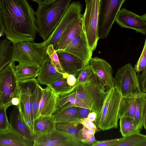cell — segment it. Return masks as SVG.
Segmentation results:
<instances>
[{
    "instance_id": "1",
    "label": "cell",
    "mask_w": 146,
    "mask_h": 146,
    "mask_svg": "<svg viewBox=\"0 0 146 146\" xmlns=\"http://www.w3.org/2000/svg\"><path fill=\"white\" fill-rule=\"evenodd\" d=\"M0 17L6 38L13 44L35 41L38 31L35 12L28 0H0Z\"/></svg>"
},
{
    "instance_id": "2",
    "label": "cell",
    "mask_w": 146,
    "mask_h": 146,
    "mask_svg": "<svg viewBox=\"0 0 146 146\" xmlns=\"http://www.w3.org/2000/svg\"><path fill=\"white\" fill-rule=\"evenodd\" d=\"M72 0H48L35 12L39 36L46 41L57 26Z\"/></svg>"
},
{
    "instance_id": "3",
    "label": "cell",
    "mask_w": 146,
    "mask_h": 146,
    "mask_svg": "<svg viewBox=\"0 0 146 146\" xmlns=\"http://www.w3.org/2000/svg\"><path fill=\"white\" fill-rule=\"evenodd\" d=\"M76 96L97 115L100 112L107 93L104 82L94 72L88 80L78 83L74 90Z\"/></svg>"
},
{
    "instance_id": "4",
    "label": "cell",
    "mask_w": 146,
    "mask_h": 146,
    "mask_svg": "<svg viewBox=\"0 0 146 146\" xmlns=\"http://www.w3.org/2000/svg\"><path fill=\"white\" fill-rule=\"evenodd\" d=\"M122 97L115 86L107 90L102 108L94 121L95 124L102 130L117 128L119 107Z\"/></svg>"
},
{
    "instance_id": "5",
    "label": "cell",
    "mask_w": 146,
    "mask_h": 146,
    "mask_svg": "<svg viewBox=\"0 0 146 146\" xmlns=\"http://www.w3.org/2000/svg\"><path fill=\"white\" fill-rule=\"evenodd\" d=\"M45 46L44 41L36 43L24 41L14 44L12 62L40 66L46 53Z\"/></svg>"
},
{
    "instance_id": "6",
    "label": "cell",
    "mask_w": 146,
    "mask_h": 146,
    "mask_svg": "<svg viewBox=\"0 0 146 146\" xmlns=\"http://www.w3.org/2000/svg\"><path fill=\"white\" fill-rule=\"evenodd\" d=\"M15 62H11L0 71V107L7 109L16 96L19 80L15 71Z\"/></svg>"
},
{
    "instance_id": "7",
    "label": "cell",
    "mask_w": 146,
    "mask_h": 146,
    "mask_svg": "<svg viewBox=\"0 0 146 146\" xmlns=\"http://www.w3.org/2000/svg\"><path fill=\"white\" fill-rule=\"evenodd\" d=\"M125 0H100L98 15L99 38H106Z\"/></svg>"
},
{
    "instance_id": "8",
    "label": "cell",
    "mask_w": 146,
    "mask_h": 146,
    "mask_svg": "<svg viewBox=\"0 0 146 146\" xmlns=\"http://www.w3.org/2000/svg\"><path fill=\"white\" fill-rule=\"evenodd\" d=\"M114 78L115 86L122 97H131L140 92L137 72L130 63L119 68Z\"/></svg>"
},
{
    "instance_id": "9",
    "label": "cell",
    "mask_w": 146,
    "mask_h": 146,
    "mask_svg": "<svg viewBox=\"0 0 146 146\" xmlns=\"http://www.w3.org/2000/svg\"><path fill=\"white\" fill-rule=\"evenodd\" d=\"M100 0H91L86 5L82 15L84 31L92 52L96 49L99 38L98 32V15Z\"/></svg>"
},
{
    "instance_id": "10",
    "label": "cell",
    "mask_w": 146,
    "mask_h": 146,
    "mask_svg": "<svg viewBox=\"0 0 146 146\" xmlns=\"http://www.w3.org/2000/svg\"><path fill=\"white\" fill-rule=\"evenodd\" d=\"M38 84L35 78L24 80H19L16 95L20 99L19 104L17 107L22 118L33 135V123L30 106V96Z\"/></svg>"
},
{
    "instance_id": "11",
    "label": "cell",
    "mask_w": 146,
    "mask_h": 146,
    "mask_svg": "<svg viewBox=\"0 0 146 146\" xmlns=\"http://www.w3.org/2000/svg\"><path fill=\"white\" fill-rule=\"evenodd\" d=\"M82 5L79 1H74L70 4L59 23L48 38L45 41V46L52 44L54 49L58 50L60 40L64 32L74 20L82 17Z\"/></svg>"
},
{
    "instance_id": "12",
    "label": "cell",
    "mask_w": 146,
    "mask_h": 146,
    "mask_svg": "<svg viewBox=\"0 0 146 146\" xmlns=\"http://www.w3.org/2000/svg\"><path fill=\"white\" fill-rule=\"evenodd\" d=\"M86 145L64 133L56 129L35 136L33 146H84Z\"/></svg>"
},
{
    "instance_id": "13",
    "label": "cell",
    "mask_w": 146,
    "mask_h": 146,
    "mask_svg": "<svg viewBox=\"0 0 146 146\" xmlns=\"http://www.w3.org/2000/svg\"><path fill=\"white\" fill-rule=\"evenodd\" d=\"M64 50L80 58L83 61L85 66L88 64L93 52L88 43L84 29L74 37Z\"/></svg>"
},
{
    "instance_id": "14",
    "label": "cell",
    "mask_w": 146,
    "mask_h": 146,
    "mask_svg": "<svg viewBox=\"0 0 146 146\" xmlns=\"http://www.w3.org/2000/svg\"><path fill=\"white\" fill-rule=\"evenodd\" d=\"M115 21L122 28L131 29L137 33L146 34V22L140 16L125 8L120 9Z\"/></svg>"
},
{
    "instance_id": "15",
    "label": "cell",
    "mask_w": 146,
    "mask_h": 146,
    "mask_svg": "<svg viewBox=\"0 0 146 146\" xmlns=\"http://www.w3.org/2000/svg\"><path fill=\"white\" fill-rule=\"evenodd\" d=\"M67 74L60 72L58 70L50 57L46 52L36 79L40 84L48 86L57 79Z\"/></svg>"
},
{
    "instance_id": "16",
    "label": "cell",
    "mask_w": 146,
    "mask_h": 146,
    "mask_svg": "<svg viewBox=\"0 0 146 146\" xmlns=\"http://www.w3.org/2000/svg\"><path fill=\"white\" fill-rule=\"evenodd\" d=\"M94 72L105 82L108 90L115 86L113 71L110 65L105 60L97 57L91 58L88 63Z\"/></svg>"
},
{
    "instance_id": "17",
    "label": "cell",
    "mask_w": 146,
    "mask_h": 146,
    "mask_svg": "<svg viewBox=\"0 0 146 146\" xmlns=\"http://www.w3.org/2000/svg\"><path fill=\"white\" fill-rule=\"evenodd\" d=\"M63 72L77 77L81 70L85 66L80 58L63 50H56Z\"/></svg>"
},
{
    "instance_id": "18",
    "label": "cell",
    "mask_w": 146,
    "mask_h": 146,
    "mask_svg": "<svg viewBox=\"0 0 146 146\" xmlns=\"http://www.w3.org/2000/svg\"><path fill=\"white\" fill-rule=\"evenodd\" d=\"M11 127L34 146L35 137L22 118L18 108L15 106L10 114Z\"/></svg>"
},
{
    "instance_id": "19",
    "label": "cell",
    "mask_w": 146,
    "mask_h": 146,
    "mask_svg": "<svg viewBox=\"0 0 146 146\" xmlns=\"http://www.w3.org/2000/svg\"><path fill=\"white\" fill-rule=\"evenodd\" d=\"M58 97V95L50 86L43 89L39 106V117L51 116L55 113Z\"/></svg>"
},
{
    "instance_id": "20",
    "label": "cell",
    "mask_w": 146,
    "mask_h": 146,
    "mask_svg": "<svg viewBox=\"0 0 146 146\" xmlns=\"http://www.w3.org/2000/svg\"><path fill=\"white\" fill-rule=\"evenodd\" d=\"M82 17L73 21L65 30L59 41L58 50H64L74 37L84 30Z\"/></svg>"
},
{
    "instance_id": "21",
    "label": "cell",
    "mask_w": 146,
    "mask_h": 146,
    "mask_svg": "<svg viewBox=\"0 0 146 146\" xmlns=\"http://www.w3.org/2000/svg\"><path fill=\"white\" fill-rule=\"evenodd\" d=\"M33 146L11 127L8 130L0 131V146Z\"/></svg>"
},
{
    "instance_id": "22",
    "label": "cell",
    "mask_w": 146,
    "mask_h": 146,
    "mask_svg": "<svg viewBox=\"0 0 146 146\" xmlns=\"http://www.w3.org/2000/svg\"><path fill=\"white\" fill-rule=\"evenodd\" d=\"M74 90L67 93L58 95L56 110L55 112L72 107L84 108L90 110L86 104L76 96Z\"/></svg>"
},
{
    "instance_id": "23",
    "label": "cell",
    "mask_w": 146,
    "mask_h": 146,
    "mask_svg": "<svg viewBox=\"0 0 146 146\" xmlns=\"http://www.w3.org/2000/svg\"><path fill=\"white\" fill-rule=\"evenodd\" d=\"M56 121L54 116H40L34 120V137L50 132L56 129Z\"/></svg>"
},
{
    "instance_id": "24",
    "label": "cell",
    "mask_w": 146,
    "mask_h": 146,
    "mask_svg": "<svg viewBox=\"0 0 146 146\" xmlns=\"http://www.w3.org/2000/svg\"><path fill=\"white\" fill-rule=\"evenodd\" d=\"M40 66L19 63L15 66V72L20 80L35 78L39 73Z\"/></svg>"
},
{
    "instance_id": "25",
    "label": "cell",
    "mask_w": 146,
    "mask_h": 146,
    "mask_svg": "<svg viewBox=\"0 0 146 146\" xmlns=\"http://www.w3.org/2000/svg\"><path fill=\"white\" fill-rule=\"evenodd\" d=\"M137 94L131 97H122L119 111V119L123 116L130 117L134 118Z\"/></svg>"
},
{
    "instance_id": "26",
    "label": "cell",
    "mask_w": 146,
    "mask_h": 146,
    "mask_svg": "<svg viewBox=\"0 0 146 146\" xmlns=\"http://www.w3.org/2000/svg\"><path fill=\"white\" fill-rule=\"evenodd\" d=\"M10 41L6 39L0 42V71L12 62L13 46Z\"/></svg>"
},
{
    "instance_id": "27",
    "label": "cell",
    "mask_w": 146,
    "mask_h": 146,
    "mask_svg": "<svg viewBox=\"0 0 146 146\" xmlns=\"http://www.w3.org/2000/svg\"><path fill=\"white\" fill-rule=\"evenodd\" d=\"M78 107H72L54 113L56 122H70L79 121Z\"/></svg>"
},
{
    "instance_id": "28",
    "label": "cell",
    "mask_w": 146,
    "mask_h": 146,
    "mask_svg": "<svg viewBox=\"0 0 146 146\" xmlns=\"http://www.w3.org/2000/svg\"><path fill=\"white\" fill-rule=\"evenodd\" d=\"M43 89L38 84L30 96V106L33 125L34 120L39 117V106Z\"/></svg>"
},
{
    "instance_id": "29",
    "label": "cell",
    "mask_w": 146,
    "mask_h": 146,
    "mask_svg": "<svg viewBox=\"0 0 146 146\" xmlns=\"http://www.w3.org/2000/svg\"><path fill=\"white\" fill-rule=\"evenodd\" d=\"M119 119L120 131L123 137L139 133L140 130L134 118L128 116H123Z\"/></svg>"
},
{
    "instance_id": "30",
    "label": "cell",
    "mask_w": 146,
    "mask_h": 146,
    "mask_svg": "<svg viewBox=\"0 0 146 146\" xmlns=\"http://www.w3.org/2000/svg\"><path fill=\"white\" fill-rule=\"evenodd\" d=\"M146 141V135L134 133L121 138L113 146H141Z\"/></svg>"
},
{
    "instance_id": "31",
    "label": "cell",
    "mask_w": 146,
    "mask_h": 146,
    "mask_svg": "<svg viewBox=\"0 0 146 146\" xmlns=\"http://www.w3.org/2000/svg\"><path fill=\"white\" fill-rule=\"evenodd\" d=\"M146 22V13L140 16ZM138 60L146 63V37L143 50ZM137 76L140 92L142 93L146 92V66L141 72L137 73Z\"/></svg>"
},
{
    "instance_id": "32",
    "label": "cell",
    "mask_w": 146,
    "mask_h": 146,
    "mask_svg": "<svg viewBox=\"0 0 146 146\" xmlns=\"http://www.w3.org/2000/svg\"><path fill=\"white\" fill-rule=\"evenodd\" d=\"M79 121L70 122H56V129L80 141L79 136Z\"/></svg>"
},
{
    "instance_id": "33",
    "label": "cell",
    "mask_w": 146,
    "mask_h": 146,
    "mask_svg": "<svg viewBox=\"0 0 146 146\" xmlns=\"http://www.w3.org/2000/svg\"><path fill=\"white\" fill-rule=\"evenodd\" d=\"M68 74L57 79L49 85L58 95L64 94L73 91L78 84L74 86H70L67 82Z\"/></svg>"
},
{
    "instance_id": "34",
    "label": "cell",
    "mask_w": 146,
    "mask_h": 146,
    "mask_svg": "<svg viewBox=\"0 0 146 146\" xmlns=\"http://www.w3.org/2000/svg\"><path fill=\"white\" fill-rule=\"evenodd\" d=\"M144 94L139 92L137 94L136 99L134 119L139 129L142 130L143 126L142 113Z\"/></svg>"
},
{
    "instance_id": "35",
    "label": "cell",
    "mask_w": 146,
    "mask_h": 146,
    "mask_svg": "<svg viewBox=\"0 0 146 146\" xmlns=\"http://www.w3.org/2000/svg\"><path fill=\"white\" fill-rule=\"evenodd\" d=\"M46 52L50 57L58 70L60 72L64 73L56 51L54 49L53 45L50 44L48 45L47 46Z\"/></svg>"
},
{
    "instance_id": "36",
    "label": "cell",
    "mask_w": 146,
    "mask_h": 146,
    "mask_svg": "<svg viewBox=\"0 0 146 146\" xmlns=\"http://www.w3.org/2000/svg\"><path fill=\"white\" fill-rule=\"evenodd\" d=\"M93 72L90 65L88 64L84 66L80 71L77 77L78 83H83L89 80Z\"/></svg>"
},
{
    "instance_id": "37",
    "label": "cell",
    "mask_w": 146,
    "mask_h": 146,
    "mask_svg": "<svg viewBox=\"0 0 146 146\" xmlns=\"http://www.w3.org/2000/svg\"><path fill=\"white\" fill-rule=\"evenodd\" d=\"M7 108L0 107V131H4L9 129L11 127L6 114Z\"/></svg>"
},
{
    "instance_id": "38",
    "label": "cell",
    "mask_w": 146,
    "mask_h": 146,
    "mask_svg": "<svg viewBox=\"0 0 146 146\" xmlns=\"http://www.w3.org/2000/svg\"><path fill=\"white\" fill-rule=\"evenodd\" d=\"M83 126L82 128L79 130L78 132L79 139L81 141L87 139L92 135H94L96 132L95 130Z\"/></svg>"
},
{
    "instance_id": "39",
    "label": "cell",
    "mask_w": 146,
    "mask_h": 146,
    "mask_svg": "<svg viewBox=\"0 0 146 146\" xmlns=\"http://www.w3.org/2000/svg\"><path fill=\"white\" fill-rule=\"evenodd\" d=\"M80 124H82L86 127L95 130L96 132L99 131L101 129L97 127L92 121L89 120L87 118L80 119L79 120Z\"/></svg>"
},
{
    "instance_id": "40",
    "label": "cell",
    "mask_w": 146,
    "mask_h": 146,
    "mask_svg": "<svg viewBox=\"0 0 146 146\" xmlns=\"http://www.w3.org/2000/svg\"><path fill=\"white\" fill-rule=\"evenodd\" d=\"M121 138L116 139L102 141H98V142L92 146H113L119 142Z\"/></svg>"
},
{
    "instance_id": "41",
    "label": "cell",
    "mask_w": 146,
    "mask_h": 146,
    "mask_svg": "<svg viewBox=\"0 0 146 146\" xmlns=\"http://www.w3.org/2000/svg\"><path fill=\"white\" fill-rule=\"evenodd\" d=\"M78 114L79 119L87 118L89 114L91 112V110L88 108L78 107Z\"/></svg>"
},
{
    "instance_id": "42",
    "label": "cell",
    "mask_w": 146,
    "mask_h": 146,
    "mask_svg": "<svg viewBox=\"0 0 146 146\" xmlns=\"http://www.w3.org/2000/svg\"><path fill=\"white\" fill-rule=\"evenodd\" d=\"M68 84L71 86H74L78 84L77 78L75 75L68 74L67 77Z\"/></svg>"
},
{
    "instance_id": "43",
    "label": "cell",
    "mask_w": 146,
    "mask_h": 146,
    "mask_svg": "<svg viewBox=\"0 0 146 146\" xmlns=\"http://www.w3.org/2000/svg\"><path fill=\"white\" fill-rule=\"evenodd\" d=\"M95 138L94 135H93L84 140H82L81 142L83 143L92 146L94 145L98 142Z\"/></svg>"
},
{
    "instance_id": "44",
    "label": "cell",
    "mask_w": 146,
    "mask_h": 146,
    "mask_svg": "<svg viewBox=\"0 0 146 146\" xmlns=\"http://www.w3.org/2000/svg\"><path fill=\"white\" fill-rule=\"evenodd\" d=\"M142 119L143 126L146 129V100L144 97L143 101Z\"/></svg>"
},
{
    "instance_id": "45",
    "label": "cell",
    "mask_w": 146,
    "mask_h": 146,
    "mask_svg": "<svg viewBox=\"0 0 146 146\" xmlns=\"http://www.w3.org/2000/svg\"><path fill=\"white\" fill-rule=\"evenodd\" d=\"M5 28L1 18L0 17V36L1 37L5 34Z\"/></svg>"
},
{
    "instance_id": "46",
    "label": "cell",
    "mask_w": 146,
    "mask_h": 146,
    "mask_svg": "<svg viewBox=\"0 0 146 146\" xmlns=\"http://www.w3.org/2000/svg\"><path fill=\"white\" fill-rule=\"evenodd\" d=\"M97 114L96 113L91 111L88 114L87 118L88 119L92 121H94L96 118Z\"/></svg>"
},
{
    "instance_id": "47",
    "label": "cell",
    "mask_w": 146,
    "mask_h": 146,
    "mask_svg": "<svg viewBox=\"0 0 146 146\" xmlns=\"http://www.w3.org/2000/svg\"><path fill=\"white\" fill-rule=\"evenodd\" d=\"M12 106L18 107L20 104V99L17 96H15L12 98L11 101Z\"/></svg>"
},
{
    "instance_id": "48",
    "label": "cell",
    "mask_w": 146,
    "mask_h": 146,
    "mask_svg": "<svg viewBox=\"0 0 146 146\" xmlns=\"http://www.w3.org/2000/svg\"><path fill=\"white\" fill-rule=\"evenodd\" d=\"M34 1H35L37 2L38 5H40L42 3H43L46 1L48 0H32Z\"/></svg>"
},
{
    "instance_id": "49",
    "label": "cell",
    "mask_w": 146,
    "mask_h": 146,
    "mask_svg": "<svg viewBox=\"0 0 146 146\" xmlns=\"http://www.w3.org/2000/svg\"><path fill=\"white\" fill-rule=\"evenodd\" d=\"M91 0H85L86 5L88 4Z\"/></svg>"
},
{
    "instance_id": "50",
    "label": "cell",
    "mask_w": 146,
    "mask_h": 146,
    "mask_svg": "<svg viewBox=\"0 0 146 146\" xmlns=\"http://www.w3.org/2000/svg\"><path fill=\"white\" fill-rule=\"evenodd\" d=\"M141 146H146V141Z\"/></svg>"
},
{
    "instance_id": "51",
    "label": "cell",
    "mask_w": 146,
    "mask_h": 146,
    "mask_svg": "<svg viewBox=\"0 0 146 146\" xmlns=\"http://www.w3.org/2000/svg\"><path fill=\"white\" fill-rule=\"evenodd\" d=\"M144 96L146 100V92L144 94Z\"/></svg>"
}]
</instances>
